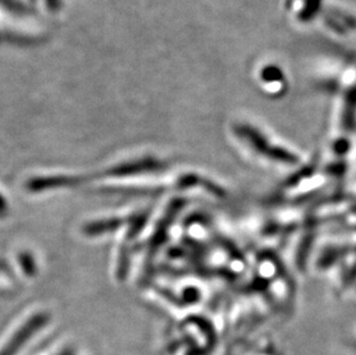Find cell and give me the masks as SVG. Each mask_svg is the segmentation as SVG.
Returning <instances> with one entry per match:
<instances>
[{"mask_svg": "<svg viewBox=\"0 0 356 355\" xmlns=\"http://www.w3.org/2000/svg\"><path fill=\"white\" fill-rule=\"evenodd\" d=\"M35 329H36V322H35V324H31V326L21 330L20 335H17L15 338L12 339L10 345L7 346L6 349L0 353V355H13L15 351L20 349L21 342L27 340L28 337H29L28 335H31V331H34Z\"/></svg>", "mask_w": 356, "mask_h": 355, "instance_id": "cell-1", "label": "cell"}]
</instances>
